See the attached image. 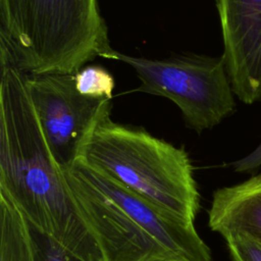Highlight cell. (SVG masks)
Listing matches in <instances>:
<instances>
[{
    "label": "cell",
    "instance_id": "cell-10",
    "mask_svg": "<svg viewBox=\"0 0 261 261\" xmlns=\"http://www.w3.org/2000/svg\"><path fill=\"white\" fill-rule=\"evenodd\" d=\"M0 261H35L30 225L3 193H0Z\"/></svg>",
    "mask_w": 261,
    "mask_h": 261
},
{
    "label": "cell",
    "instance_id": "cell-13",
    "mask_svg": "<svg viewBox=\"0 0 261 261\" xmlns=\"http://www.w3.org/2000/svg\"><path fill=\"white\" fill-rule=\"evenodd\" d=\"M233 261H261V241L243 233L231 232L223 237Z\"/></svg>",
    "mask_w": 261,
    "mask_h": 261
},
{
    "label": "cell",
    "instance_id": "cell-6",
    "mask_svg": "<svg viewBox=\"0 0 261 261\" xmlns=\"http://www.w3.org/2000/svg\"><path fill=\"white\" fill-rule=\"evenodd\" d=\"M63 172L77 213L104 261H187L148 233L95 186L75 162Z\"/></svg>",
    "mask_w": 261,
    "mask_h": 261
},
{
    "label": "cell",
    "instance_id": "cell-12",
    "mask_svg": "<svg viewBox=\"0 0 261 261\" xmlns=\"http://www.w3.org/2000/svg\"><path fill=\"white\" fill-rule=\"evenodd\" d=\"M29 225L35 261H87L62 246L51 236L37 229L30 223Z\"/></svg>",
    "mask_w": 261,
    "mask_h": 261
},
{
    "label": "cell",
    "instance_id": "cell-11",
    "mask_svg": "<svg viewBox=\"0 0 261 261\" xmlns=\"http://www.w3.org/2000/svg\"><path fill=\"white\" fill-rule=\"evenodd\" d=\"M76 90L85 96L92 98H112L115 87L114 79L107 69L100 65L82 67L74 74Z\"/></svg>",
    "mask_w": 261,
    "mask_h": 261
},
{
    "label": "cell",
    "instance_id": "cell-2",
    "mask_svg": "<svg viewBox=\"0 0 261 261\" xmlns=\"http://www.w3.org/2000/svg\"><path fill=\"white\" fill-rule=\"evenodd\" d=\"M0 22L27 73H75L112 49L98 0H0Z\"/></svg>",
    "mask_w": 261,
    "mask_h": 261
},
{
    "label": "cell",
    "instance_id": "cell-7",
    "mask_svg": "<svg viewBox=\"0 0 261 261\" xmlns=\"http://www.w3.org/2000/svg\"><path fill=\"white\" fill-rule=\"evenodd\" d=\"M226 70L245 104L261 101V0H215Z\"/></svg>",
    "mask_w": 261,
    "mask_h": 261
},
{
    "label": "cell",
    "instance_id": "cell-9",
    "mask_svg": "<svg viewBox=\"0 0 261 261\" xmlns=\"http://www.w3.org/2000/svg\"><path fill=\"white\" fill-rule=\"evenodd\" d=\"M208 225L222 237L243 232L261 241V173L214 191Z\"/></svg>",
    "mask_w": 261,
    "mask_h": 261
},
{
    "label": "cell",
    "instance_id": "cell-14",
    "mask_svg": "<svg viewBox=\"0 0 261 261\" xmlns=\"http://www.w3.org/2000/svg\"><path fill=\"white\" fill-rule=\"evenodd\" d=\"M237 172H253L261 166V142L250 154L231 163Z\"/></svg>",
    "mask_w": 261,
    "mask_h": 261
},
{
    "label": "cell",
    "instance_id": "cell-1",
    "mask_svg": "<svg viewBox=\"0 0 261 261\" xmlns=\"http://www.w3.org/2000/svg\"><path fill=\"white\" fill-rule=\"evenodd\" d=\"M0 193L28 222L87 261H104L54 160L32 103L28 73L0 41Z\"/></svg>",
    "mask_w": 261,
    "mask_h": 261
},
{
    "label": "cell",
    "instance_id": "cell-3",
    "mask_svg": "<svg viewBox=\"0 0 261 261\" xmlns=\"http://www.w3.org/2000/svg\"><path fill=\"white\" fill-rule=\"evenodd\" d=\"M80 159L182 222L194 223L200 193L184 148L114 122L107 115L85 144Z\"/></svg>",
    "mask_w": 261,
    "mask_h": 261
},
{
    "label": "cell",
    "instance_id": "cell-4",
    "mask_svg": "<svg viewBox=\"0 0 261 261\" xmlns=\"http://www.w3.org/2000/svg\"><path fill=\"white\" fill-rule=\"evenodd\" d=\"M105 58L132 66L141 81L138 90L171 100L186 125L198 134L213 128L236 110V95L222 56L185 53L149 59L111 49Z\"/></svg>",
    "mask_w": 261,
    "mask_h": 261
},
{
    "label": "cell",
    "instance_id": "cell-5",
    "mask_svg": "<svg viewBox=\"0 0 261 261\" xmlns=\"http://www.w3.org/2000/svg\"><path fill=\"white\" fill-rule=\"evenodd\" d=\"M74 73H28V87L51 154L62 168L77 161L97 124L110 115V99L82 95Z\"/></svg>",
    "mask_w": 261,
    "mask_h": 261
},
{
    "label": "cell",
    "instance_id": "cell-8",
    "mask_svg": "<svg viewBox=\"0 0 261 261\" xmlns=\"http://www.w3.org/2000/svg\"><path fill=\"white\" fill-rule=\"evenodd\" d=\"M75 163L95 186L166 249L187 261H213L209 247L194 223L175 218L83 159Z\"/></svg>",
    "mask_w": 261,
    "mask_h": 261
}]
</instances>
